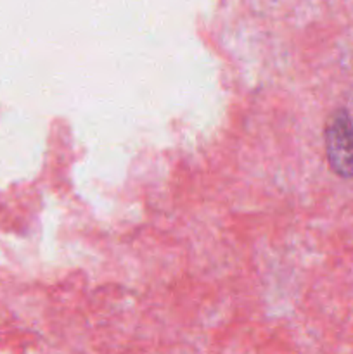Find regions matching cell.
I'll return each instance as SVG.
<instances>
[{"instance_id":"cell-1","label":"cell","mask_w":353,"mask_h":354,"mask_svg":"<svg viewBox=\"0 0 353 354\" xmlns=\"http://www.w3.org/2000/svg\"><path fill=\"white\" fill-rule=\"evenodd\" d=\"M324 144L331 171L339 178H353V121L346 109H338L327 120Z\"/></svg>"}]
</instances>
